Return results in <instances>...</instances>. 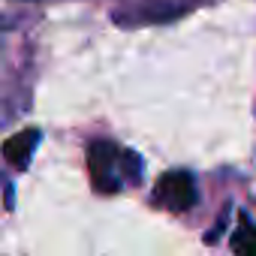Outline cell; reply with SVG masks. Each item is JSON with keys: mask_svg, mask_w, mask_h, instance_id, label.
<instances>
[{"mask_svg": "<svg viewBox=\"0 0 256 256\" xmlns=\"http://www.w3.org/2000/svg\"><path fill=\"white\" fill-rule=\"evenodd\" d=\"M88 169L90 181L100 193H118L120 190V151L118 145L96 139L88 148Z\"/></svg>", "mask_w": 256, "mask_h": 256, "instance_id": "obj_1", "label": "cell"}, {"mask_svg": "<svg viewBox=\"0 0 256 256\" xmlns=\"http://www.w3.org/2000/svg\"><path fill=\"white\" fill-rule=\"evenodd\" d=\"M154 202L160 208H166V211H175V214L190 211L196 205V181H193V175L184 172V169L166 172L154 187Z\"/></svg>", "mask_w": 256, "mask_h": 256, "instance_id": "obj_2", "label": "cell"}, {"mask_svg": "<svg viewBox=\"0 0 256 256\" xmlns=\"http://www.w3.org/2000/svg\"><path fill=\"white\" fill-rule=\"evenodd\" d=\"M36 145H40V130H22L18 136H12V139L4 142V157L16 169H24L30 163V154H34Z\"/></svg>", "mask_w": 256, "mask_h": 256, "instance_id": "obj_3", "label": "cell"}, {"mask_svg": "<svg viewBox=\"0 0 256 256\" xmlns=\"http://www.w3.org/2000/svg\"><path fill=\"white\" fill-rule=\"evenodd\" d=\"M232 253L235 256H256V226L247 217H241V223L232 235Z\"/></svg>", "mask_w": 256, "mask_h": 256, "instance_id": "obj_4", "label": "cell"}]
</instances>
